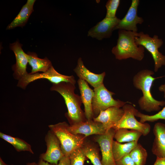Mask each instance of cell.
Wrapping results in <instances>:
<instances>
[{
  "label": "cell",
  "instance_id": "21",
  "mask_svg": "<svg viewBox=\"0 0 165 165\" xmlns=\"http://www.w3.org/2000/svg\"><path fill=\"white\" fill-rule=\"evenodd\" d=\"M142 135L141 132L137 130L120 128L115 130L114 138L120 143H128L138 141Z\"/></svg>",
  "mask_w": 165,
  "mask_h": 165
},
{
  "label": "cell",
  "instance_id": "35",
  "mask_svg": "<svg viewBox=\"0 0 165 165\" xmlns=\"http://www.w3.org/2000/svg\"><path fill=\"white\" fill-rule=\"evenodd\" d=\"M26 165H37V163L34 162L28 163L26 164Z\"/></svg>",
  "mask_w": 165,
  "mask_h": 165
},
{
  "label": "cell",
  "instance_id": "29",
  "mask_svg": "<svg viewBox=\"0 0 165 165\" xmlns=\"http://www.w3.org/2000/svg\"><path fill=\"white\" fill-rule=\"evenodd\" d=\"M116 163L117 165H136L129 154L116 161Z\"/></svg>",
  "mask_w": 165,
  "mask_h": 165
},
{
  "label": "cell",
  "instance_id": "30",
  "mask_svg": "<svg viewBox=\"0 0 165 165\" xmlns=\"http://www.w3.org/2000/svg\"><path fill=\"white\" fill-rule=\"evenodd\" d=\"M56 165H70V162L69 157L64 156L59 161Z\"/></svg>",
  "mask_w": 165,
  "mask_h": 165
},
{
  "label": "cell",
  "instance_id": "11",
  "mask_svg": "<svg viewBox=\"0 0 165 165\" xmlns=\"http://www.w3.org/2000/svg\"><path fill=\"white\" fill-rule=\"evenodd\" d=\"M68 130L73 134H81L86 137L93 134H103L107 131L101 123L93 119L73 123L68 126Z\"/></svg>",
  "mask_w": 165,
  "mask_h": 165
},
{
  "label": "cell",
  "instance_id": "26",
  "mask_svg": "<svg viewBox=\"0 0 165 165\" xmlns=\"http://www.w3.org/2000/svg\"><path fill=\"white\" fill-rule=\"evenodd\" d=\"M70 165H84L86 157L82 146L73 151L69 157Z\"/></svg>",
  "mask_w": 165,
  "mask_h": 165
},
{
  "label": "cell",
  "instance_id": "18",
  "mask_svg": "<svg viewBox=\"0 0 165 165\" xmlns=\"http://www.w3.org/2000/svg\"><path fill=\"white\" fill-rule=\"evenodd\" d=\"M153 132L155 138L152 152L156 157H165V124L161 123H156Z\"/></svg>",
  "mask_w": 165,
  "mask_h": 165
},
{
  "label": "cell",
  "instance_id": "10",
  "mask_svg": "<svg viewBox=\"0 0 165 165\" xmlns=\"http://www.w3.org/2000/svg\"><path fill=\"white\" fill-rule=\"evenodd\" d=\"M115 130L113 128L106 131L103 134L97 135L95 138L99 144L102 154L101 161L103 165H117L112 149V143Z\"/></svg>",
  "mask_w": 165,
  "mask_h": 165
},
{
  "label": "cell",
  "instance_id": "34",
  "mask_svg": "<svg viewBox=\"0 0 165 165\" xmlns=\"http://www.w3.org/2000/svg\"><path fill=\"white\" fill-rule=\"evenodd\" d=\"M0 165H13V164L9 165L6 164L3 160L2 158L0 157Z\"/></svg>",
  "mask_w": 165,
  "mask_h": 165
},
{
  "label": "cell",
  "instance_id": "3",
  "mask_svg": "<svg viewBox=\"0 0 165 165\" xmlns=\"http://www.w3.org/2000/svg\"><path fill=\"white\" fill-rule=\"evenodd\" d=\"M137 32L119 30L116 45L112 50L116 58L119 60L132 58L141 61L144 57L145 48L135 42Z\"/></svg>",
  "mask_w": 165,
  "mask_h": 165
},
{
  "label": "cell",
  "instance_id": "25",
  "mask_svg": "<svg viewBox=\"0 0 165 165\" xmlns=\"http://www.w3.org/2000/svg\"><path fill=\"white\" fill-rule=\"evenodd\" d=\"M82 147L86 157L93 165H103L98 150L94 145L84 143Z\"/></svg>",
  "mask_w": 165,
  "mask_h": 165
},
{
  "label": "cell",
  "instance_id": "13",
  "mask_svg": "<svg viewBox=\"0 0 165 165\" xmlns=\"http://www.w3.org/2000/svg\"><path fill=\"white\" fill-rule=\"evenodd\" d=\"M120 20L116 16L114 18L105 17L89 31L87 35L99 40L109 38Z\"/></svg>",
  "mask_w": 165,
  "mask_h": 165
},
{
  "label": "cell",
  "instance_id": "15",
  "mask_svg": "<svg viewBox=\"0 0 165 165\" xmlns=\"http://www.w3.org/2000/svg\"><path fill=\"white\" fill-rule=\"evenodd\" d=\"M124 113L123 108L116 107H110L100 112L93 120L101 123L106 130L113 127L121 119Z\"/></svg>",
  "mask_w": 165,
  "mask_h": 165
},
{
  "label": "cell",
  "instance_id": "31",
  "mask_svg": "<svg viewBox=\"0 0 165 165\" xmlns=\"http://www.w3.org/2000/svg\"><path fill=\"white\" fill-rule=\"evenodd\" d=\"M153 165H165V157H156V160Z\"/></svg>",
  "mask_w": 165,
  "mask_h": 165
},
{
  "label": "cell",
  "instance_id": "22",
  "mask_svg": "<svg viewBox=\"0 0 165 165\" xmlns=\"http://www.w3.org/2000/svg\"><path fill=\"white\" fill-rule=\"evenodd\" d=\"M138 144V141L122 144L113 140L112 146L113 156L116 162L123 156L129 154Z\"/></svg>",
  "mask_w": 165,
  "mask_h": 165
},
{
  "label": "cell",
  "instance_id": "33",
  "mask_svg": "<svg viewBox=\"0 0 165 165\" xmlns=\"http://www.w3.org/2000/svg\"><path fill=\"white\" fill-rule=\"evenodd\" d=\"M159 90L160 91L163 93L164 97L165 98V84L161 85L159 87Z\"/></svg>",
  "mask_w": 165,
  "mask_h": 165
},
{
  "label": "cell",
  "instance_id": "8",
  "mask_svg": "<svg viewBox=\"0 0 165 165\" xmlns=\"http://www.w3.org/2000/svg\"><path fill=\"white\" fill-rule=\"evenodd\" d=\"M46 79L53 83L57 84L62 82H68L75 85L76 81L73 75L68 76L59 73L52 66L47 71L33 74L28 73L18 80L17 86L25 89L27 85L35 80L39 79Z\"/></svg>",
  "mask_w": 165,
  "mask_h": 165
},
{
  "label": "cell",
  "instance_id": "19",
  "mask_svg": "<svg viewBox=\"0 0 165 165\" xmlns=\"http://www.w3.org/2000/svg\"><path fill=\"white\" fill-rule=\"evenodd\" d=\"M35 0H28L22 7L19 13L12 22L7 27L10 30L18 27H22L27 23L31 13L33 11V6Z\"/></svg>",
  "mask_w": 165,
  "mask_h": 165
},
{
  "label": "cell",
  "instance_id": "5",
  "mask_svg": "<svg viewBox=\"0 0 165 165\" xmlns=\"http://www.w3.org/2000/svg\"><path fill=\"white\" fill-rule=\"evenodd\" d=\"M94 95L92 100V106L94 118L97 117L101 112L110 107H116L120 108L126 104H132L130 102H124L114 99L112 95L115 94V93L108 90L103 83L94 88Z\"/></svg>",
  "mask_w": 165,
  "mask_h": 165
},
{
  "label": "cell",
  "instance_id": "2",
  "mask_svg": "<svg viewBox=\"0 0 165 165\" xmlns=\"http://www.w3.org/2000/svg\"><path fill=\"white\" fill-rule=\"evenodd\" d=\"M75 85L66 82L53 83L50 88L51 91L57 92L63 97L68 109L66 117L72 124L86 121L84 113L81 108V99L75 93Z\"/></svg>",
  "mask_w": 165,
  "mask_h": 165
},
{
  "label": "cell",
  "instance_id": "27",
  "mask_svg": "<svg viewBox=\"0 0 165 165\" xmlns=\"http://www.w3.org/2000/svg\"><path fill=\"white\" fill-rule=\"evenodd\" d=\"M135 116L140 118V122L142 123L146 121L153 122L159 119L165 120V107L160 111L153 115H145L138 111Z\"/></svg>",
  "mask_w": 165,
  "mask_h": 165
},
{
  "label": "cell",
  "instance_id": "23",
  "mask_svg": "<svg viewBox=\"0 0 165 165\" xmlns=\"http://www.w3.org/2000/svg\"><path fill=\"white\" fill-rule=\"evenodd\" d=\"M0 137L12 145L18 152L28 151L32 154H34L31 145L23 139L1 132H0Z\"/></svg>",
  "mask_w": 165,
  "mask_h": 165
},
{
  "label": "cell",
  "instance_id": "7",
  "mask_svg": "<svg viewBox=\"0 0 165 165\" xmlns=\"http://www.w3.org/2000/svg\"><path fill=\"white\" fill-rule=\"evenodd\" d=\"M122 108L124 114L121 119L113 127L115 130L120 128H125L130 130H138L143 136L147 135L150 132L151 127L147 123H142L138 121L135 115L138 110L131 104H125Z\"/></svg>",
  "mask_w": 165,
  "mask_h": 165
},
{
  "label": "cell",
  "instance_id": "24",
  "mask_svg": "<svg viewBox=\"0 0 165 165\" xmlns=\"http://www.w3.org/2000/svg\"><path fill=\"white\" fill-rule=\"evenodd\" d=\"M129 155L136 165H145L148 156L147 152L140 143H138Z\"/></svg>",
  "mask_w": 165,
  "mask_h": 165
},
{
  "label": "cell",
  "instance_id": "20",
  "mask_svg": "<svg viewBox=\"0 0 165 165\" xmlns=\"http://www.w3.org/2000/svg\"><path fill=\"white\" fill-rule=\"evenodd\" d=\"M28 63L32 68L30 74L39 72H45L52 66L51 61L46 57L44 59L38 58L36 53L29 52L27 53Z\"/></svg>",
  "mask_w": 165,
  "mask_h": 165
},
{
  "label": "cell",
  "instance_id": "1",
  "mask_svg": "<svg viewBox=\"0 0 165 165\" xmlns=\"http://www.w3.org/2000/svg\"><path fill=\"white\" fill-rule=\"evenodd\" d=\"M154 74L152 70H142L134 75L133 79L134 87L141 90L143 94V96L138 100L139 106L141 110L148 112L159 111L160 109V106L165 105V101H158L154 99L151 91L153 83L156 79L165 75L155 78L152 76Z\"/></svg>",
  "mask_w": 165,
  "mask_h": 165
},
{
  "label": "cell",
  "instance_id": "4",
  "mask_svg": "<svg viewBox=\"0 0 165 165\" xmlns=\"http://www.w3.org/2000/svg\"><path fill=\"white\" fill-rule=\"evenodd\" d=\"M68 126L65 122L48 126L58 139L64 156L68 157L73 151L83 146L86 137L83 135L72 133L68 130Z\"/></svg>",
  "mask_w": 165,
  "mask_h": 165
},
{
  "label": "cell",
  "instance_id": "14",
  "mask_svg": "<svg viewBox=\"0 0 165 165\" xmlns=\"http://www.w3.org/2000/svg\"><path fill=\"white\" fill-rule=\"evenodd\" d=\"M22 45L18 41L10 44V48L14 52L16 59V63L12 67L14 72L13 76L16 80H19L28 73L27 66L28 63L27 53L22 48Z\"/></svg>",
  "mask_w": 165,
  "mask_h": 165
},
{
  "label": "cell",
  "instance_id": "17",
  "mask_svg": "<svg viewBox=\"0 0 165 165\" xmlns=\"http://www.w3.org/2000/svg\"><path fill=\"white\" fill-rule=\"evenodd\" d=\"M77 83L82 103L84 106L86 118L87 120H92L94 118L92 106L94 90L89 86L88 83L85 80L79 79Z\"/></svg>",
  "mask_w": 165,
  "mask_h": 165
},
{
  "label": "cell",
  "instance_id": "32",
  "mask_svg": "<svg viewBox=\"0 0 165 165\" xmlns=\"http://www.w3.org/2000/svg\"><path fill=\"white\" fill-rule=\"evenodd\" d=\"M37 165H56L54 164H52L49 163L45 161L42 159H39L37 163Z\"/></svg>",
  "mask_w": 165,
  "mask_h": 165
},
{
  "label": "cell",
  "instance_id": "16",
  "mask_svg": "<svg viewBox=\"0 0 165 165\" xmlns=\"http://www.w3.org/2000/svg\"><path fill=\"white\" fill-rule=\"evenodd\" d=\"M74 71L79 79L85 81L94 88L103 83L105 72L96 74L90 72L85 66L81 57L78 59L77 65Z\"/></svg>",
  "mask_w": 165,
  "mask_h": 165
},
{
  "label": "cell",
  "instance_id": "12",
  "mask_svg": "<svg viewBox=\"0 0 165 165\" xmlns=\"http://www.w3.org/2000/svg\"><path fill=\"white\" fill-rule=\"evenodd\" d=\"M140 1L132 0L131 5L125 16L121 20L114 30H124L137 32L138 24H141L144 22L142 18L137 14L138 8Z\"/></svg>",
  "mask_w": 165,
  "mask_h": 165
},
{
  "label": "cell",
  "instance_id": "6",
  "mask_svg": "<svg viewBox=\"0 0 165 165\" xmlns=\"http://www.w3.org/2000/svg\"><path fill=\"white\" fill-rule=\"evenodd\" d=\"M135 42L137 45L142 46L151 54L154 61V71L155 72L162 66L165 65V55L159 51L163 42L157 35H154L151 37L148 34L141 31L138 33L135 37Z\"/></svg>",
  "mask_w": 165,
  "mask_h": 165
},
{
  "label": "cell",
  "instance_id": "9",
  "mask_svg": "<svg viewBox=\"0 0 165 165\" xmlns=\"http://www.w3.org/2000/svg\"><path fill=\"white\" fill-rule=\"evenodd\" d=\"M45 140L47 149L45 152L40 155L39 158L56 165L64 156L61 148L60 142L56 136L50 130L45 136Z\"/></svg>",
  "mask_w": 165,
  "mask_h": 165
},
{
  "label": "cell",
  "instance_id": "28",
  "mask_svg": "<svg viewBox=\"0 0 165 165\" xmlns=\"http://www.w3.org/2000/svg\"><path fill=\"white\" fill-rule=\"evenodd\" d=\"M120 2L119 0H109L106 4L107 12L106 17L114 18L116 17V14Z\"/></svg>",
  "mask_w": 165,
  "mask_h": 165
}]
</instances>
